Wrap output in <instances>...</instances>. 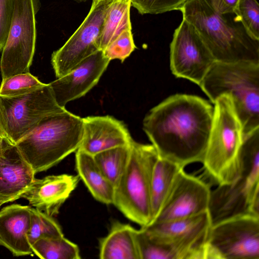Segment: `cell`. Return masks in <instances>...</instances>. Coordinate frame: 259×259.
Segmentation results:
<instances>
[{"instance_id": "cell-32", "label": "cell", "mask_w": 259, "mask_h": 259, "mask_svg": "<svg viewBox=\"0 0 259 259\" xmlns=\"http://www.w3.org/2000/svg\"><path fill=\"white\" fill-rule=\"evenodd\" d=\"M5 137H8L5 130L2 109L0 103V138Z\"/></svg>"}, {"instance_id": "cell-13", "label": "cell", "mask_w": 259, "mask_h": 259, "mask_svg": "<svg viewBox=\"0 0 259 259\" xmlns=\"http://www.w3.org/2000/svg\"><path fill=\"white\" fill-rule=\"evenodd\" d=\"M112 0H93L88 14L74 33L51 57L56 76L69 72L86 58L99 50L98 39Z\"/></svg>"}, {"instance_id": "cell-3", "label": "cell", "mask_w": 259, "mask_h": 259, "mask_svg": "<svg viewBox=\"0 0 259 259\" xmlns=\"http://www.w3.org/2000/svg\"><path fill=\"white\" fill-rule=\"evenodd\" d=\"M208 212L211 226L242 215L259 218V127L243 135L239 175L211 190Z\"/></svg>"}, {"instance_id": "cell-8", "label": "cell", "mask_w": 259, "mask_h": 259, "mask_svg": "<svg viewBox=\"0 0 259 259\" xmlns=\"http://www.w3.org/2000/svg\"><path fill=\"white\" fill-rule=\"evenodd\" d=\"M38 8L36 0H14L11 26L0 61L2 79L29 72L35 50Z\"/></svg>"}, {"instance_id": "cell-6", "label": "cell", "mask_w": 259, "mask_h": 259, "mask_svg": "<svg viewBox=\"0 0 259 259\" xmlns=\"http://www.w3.org/2000/svg\"><path fill=\"white\" fill-rule=\"evenodd\" d=\"M199 87L212 103L231 97L243 135L259 127V64L215 61Z\"/></svg>"}, {"instance_id": "cell-10", "label": "cell", "mask_w": 259, "mask_h": 259, "mask_svg": "<svg viewBox=\"0 0 259 259\" xmlns=\"http://www.w3.org/2000/svg\"><path fill=\"white\" fill-rule=\"evenodd\" d=\"M5 127L8 138L16 144L45 117L64 111L58 105L50 83L23 95H0Z\"/></svg>"}, {"instance_id": "cell-27", "label": "cell", "mask_w": 259, "mask_h": 259, "mask_svg": "<svg viewBox=\"0 0 259 259\" xmlns=\"http://www.w3.org/2000/svg\"><path fill=\"white\" fill-rule=\"evenodd\" d=\"M29 72L12 75L2 79L0 85V95L17 97L33 91L45 85Z\"/></svg>"}, {"instance_id": "cell-19", "label": "cell", "mask_w": 259, "mask_h": 259, "mask_svg": "<svg viewBox=\"0 0 259 259\" xmlns=\"http://www.w3.org/2000/svg\"><path fill=\"white\" fill-rule=\"evenodd\" d=\"M31 209L27 205L12 204L0 210V246L6 248L14 256L33 253L27 237Z\"/></svg>"}, {"instance_id": "cell-12", "label": "cell", "mask_w": 259, "mask_h": 259, "mask_svg": "<svg viewBox=\"0 0 259 259\" xmlns=\"http://www.w3.org/2000/svg\"><path fill=\"white\" fill-rule=\"evenodd\" d=\"M215 61L195 27L183 19L170 45L172 73L200 86Z\"/></svg>"}, {"instance_id": "cell-2", "label": "cell", "mask_w": 259, "mask_h": 259, "mask_svg": "<svg viewBox=\"0 0 259 259\" xmlns=\"http://www.w3.org/2000/svg\"><path fill=\"white\" fill-rule=\"evenodd\" d=\"M196 29L217 62L259 64V40L222 0H190L180 10Z\"/></svg>"}, {"instance_id": "cell-20", "label": "cell", "mask_w": 259, "mask_h": 259, "mask_svg": "<svg viewBox=\"0 0 259 259\" xmlns=\"http://www.w3.org/2000/svg\"><path fill=\"white\" fill-rule=\"evenodd\" d=\"M135 231L129 224L112 222L108 234L99 241L101 259H140Z\"/></svg>"}, {"instance_id": "cell-29", "label": "cell", "mask_w": 259, "mask_h": 259, "mask_svg": "<svg viewBox=\"0 0 259 259\" xmlns=\"http://www.w3.org/2000/svg\"><path fill=\"white\" fill-rule=\"evenodd\" d=\"M136 48L132 29H126L110 42L103 52L110 61L118 59L122 62Z\"/></svg>"}, {"instance_id": "cell-14", "label": "cell", "mask_w": 259, "mask_h": 259, "mask_svg": "<svg viewBox=\"0 0 259 259\" xmlns=\"http://www.w3.org/2000/svg\"><path fill=\"white\" fill-rule=\"evenodd\" d=\"M210 192L208 183L183 169L152 223L190 217L208 211Z\"/></svg>"}, {"instance_id": "cell-33", "label": "cell", "mask_w": 259, "mask_h": 259, "mask_svg": "<svg viewBox=\"0 0 259 259\" xmlns=\"http://www.w3.org/2000/svg\"><path fill=\"white\" fill-rule=\"evenodd\" d=\"M222 1L226 6L234 10L239 0H222Z\"/></svg>"}, {"instance_id": "cell-25", "label": "cell", "mask_w": 259, "mask_h": 259, "mask_svg": "<svg viewBox=\"0 0 259 259\" xmlns=\"http://www.w3.org/2000/svg\"><path fill=\"white\" fill-rule=\"evenodd\" d=\"M130 145L112 148L93 155L101 170L114 187L118 182L127 164Z\"/></svg>"}, {"instance_id": "cell-26", "label": "cell", "mask_w": 259, "mask_h": 259, "mask_svg": "<svg viewBox=\"0 0 259 259\" xmlns=\"http://www.w3.org/2000/svg\"><path fill=\"white\" fill-rule=\"evenodd\" d=\"M62 236L64 235L60 225L52 216L31 207L30 228L27 234L31 246L41 238Z\"/></svg>"}, {"instance_id": "cell-11", "label": "cell", "mask_w": 259, "mask_h": 259, "mask_svg": "<svg viewBox=\"0 0 259 259\" xmlns=\"http://www.w3.org/2000/svg\"><path fill=\"white\" fill-rule=\"evenodd\" d=\"M211 226L207 211L190 217L153 222L141 227L151 238L168 245L175 259H205Z\"/></svg>"}, {"instance_id": "cell-28", "label": "cell", "mask_w": 259, "mask_h": 259, "mask_svg": "<svg viewBox=\"0 0 259 259\" xmlns=\"http://www.w3.org/2000/svg\"><path fill=\"white\" fill-rule=\"evenodd\" d=\"M234 11L248 33L259 40V4L257 1L239 0Z\"/></svg>"}, {"instance_id": "cell-7", "label": "cell", "mask_w": 259, "mask_h": 259, "mask_svg": "<svg viewBox=\"0 0 259 259\" xmlns=\"http://www.w3.org/2000/svg\"><path fill=\"white\" fill-rule=\"evenodd\" d=\"M126 166L114 187L113 204L124 215L141 227L151 221V186L159 157L152 144L132 140Z\"/></svg>"}, {"instance_id": "cell-21", "label": "cell", "mask_w": 259, "mask_h": 259, "mask_svg": "<svg viewBox=\"0 0 259 259\" xmlns=\"http://www.w3.org/2000/svg\"><path fill=\"white\" fill-rule=\"evenodd\" d=\"M75 167L77 175L95 199L106 204L113 203L114 187L101 170L93 155L78 149Z\"/></svg>"}, {"instance_id": "cell-17", "label": "cell", "mask_w": 259, "mask_h": 259, "mask_svg": "<svg viewBox=\"0 0 259 259\" xmlns=\"http://www.w3.org/2000/svg\"><path fill=\"white\" fill-rule=\"evenodd\" d=\"M82 121L83 136L78 149L92 155L130 145L133 140L124 124L112 116H88Z\"/></svg>"}, {"instance_id": "cell-24", "label": "cell", "mask_w": 259, "mask_h": 259, "mask_svg": "<svg viewBox=\"0 0 259 259\" xmlns=\"http://www.w3.org/2000/svg\"><path fill=\"white\" fill-rule=\"evenodd\" d=\"M33 253L44 259H80L78 246L62 236L41 238L32 245Z\"/></svg>"}, {"instance_id": "cell-16", "label": "cell", "mask_w": 259, "mask_h": 259, "mask_svg": "<svg viewBox=\"0 0 259 259\" xmlns=\"http://www.w3.org/2000/svg\"><path fill=\"white\" fill-rule=\"evenodd\" d=\"M35 174L15 144L5 137L0 142V204L22 198Z\"/></svg>"}, {"instance_id": "cell-15", "label": "cell", "mask_w": 259, "mask_h": 259, "mask_svg": "<svg viewBox=\"0 0 259 259\" xmlns=\"http://www.w3.org/2000/svg\"><path fill=\"white\" fill-rule=\"evenodd\" d=\"M110 61L103 51L98 50L49 83L58 105L65 108L68 102L84 96L97 84Z\"/></svg>"}, {"instance_id": "cell-31", "label": "cell", "mask_w": 259, "mask_h": 259, "mask_svg": "<svg viewBox=\"0 0 259 259\" xmlns=\"http://www.w3.org/2000/svg\"><path fill=\"white\" fill-rule=\"evenodd\" d=\"M14 10V0H0V52L9 34Z\"/></svg>"}, {"instance_id": "cell-9", "label": "cell", "mask_w": 259, "mask_h": 259, "mask_svg": "<svg viewBox=\"0 0 259 259\" xmlns=\"http://www.w3.org/2000/svg\"><path fill=\"white\" fill-rule=\"evenodd\" d=\"M206 259H259V218L242 215L211 226Z\"/></svg>"}, {"instance_id": "cell-4", "label": "cell", "mask_w": 259, "mask_h": 259, "mask_svg": "<svg viewBox=\"0 0 259 259\" xmlns=\"http://www.w3.org/2000/svg\"><path fill=\"white\" fill-rule=\"evenodd\" d=\"M82 136V118L66 109L44 118L15 145L36 174L76 151Z\"/></svg>"}, {"instance_id": "cell-1", "label": "cell", "mask_w": 259, "mask_h": 259, "mask_svg": "<svg viewBox=\"0 0 259 259\" xmlns=\"http://www.w3.org/2000/svg\"><path fill=\"white\" fill-rule=\"evenodd\" d=\"M213 113V107L204 99L177 94L152 108L143 127L160 157L185 168L202 162Z\"/></svg>"}, {"instance_id": "cell-18", "label": "cell", "mask_w": 259, "mask_h": 259, "mask_svg": "<svg viewBox=\"0 0 259 259\" xmlns=\"http://www.w3.org/2000/svg\"><path fill=\"white\" fill-rule=\"evenodd\" d=\"M80 178L78 175L62 174L35 179L22 198L45 213L53 216L76 187Z\"/></svg>"}, {"instance_id": "cell-5", "label": "cell", "mask_w": 259, "mask_h": 259, "mask_svg": "<svg viewBox=\"0 0 259 259\" xmlns=\"http://www.w3.org/2000/svg\"><path fill=\"white\" fill-rule=\"evenodd\" d=\"M212 121L202 163L208 183L229 184L240 171V149L243 139L241 122L229 95L213 103Z\"/></svg>"}, {"instance_id": "cell-22", "label": "cell", "mask_w": 259, "mask_h": 259, "mask_svg": "<svg viewBox=\"0 0 259 259\" xmlns=\"http://www.w3.org/2000/svg\"><path fill=\"white\" fill-rule=\"evenodd\" d=\"M184 168L159 156L153 171L151 186V224L155 219L179 172Z\"/></svg>"}, {"instance_id": "cell-30", "label": "cell", "mask_w": 259, "mask_h": 259, "mask_svg": "<svg viewBox=\"0 0 259 259\" xmlns=\"http://www.w3.org/2000/svg\"><path fill=\"white\" fill-rule=\"evenodd\" d=\"M190 0H131V6L142 14H158L180 10Z\"/></svg>"}, {"instance_id": "cell-23", "label": "cell", "mask_w": 259, "mask_h": 259, "mask_svg": "<svg viewBox=\"0 0 259 259\" xmlns=\"http://www.w3.org/2000/svg\"><path fill=\"white\" fill-rule=\"evenodd\" d=\"M131 0H112L105 14L98 39V48L104 51L122 31L132 29Z\"/></svg>"}]
</instances>
